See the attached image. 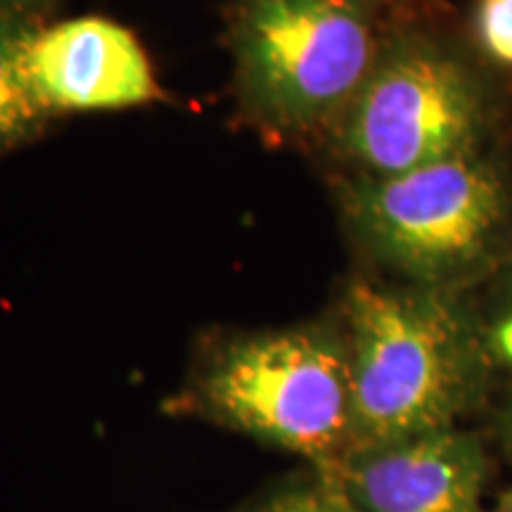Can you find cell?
<instances>
[{"mask_svg": "<svg viewBox=\"0 0 512 512\" xmlns=\"http://www.w3.org/2000/svg\"><path fill=\"white\" fill-rule=\"evenodd\" d=\"M238 512H361L332 472L313 467V475L287 479L259 491Z\"/></svg>", "mask_w": 512, "mask_h": 512, "instance_id": "cell-9", "label": "cell"}, {"mask_svg": "<svg viewBox=\"0 0 512 512\" xmlns=\"http://www.w3.org/2000/svg\"><path fill=\"white\" fill-rule=\"evenodd\" d=\"M456 57L427 43H396L344 112L342 145L377 178L475 155L486 110Z\"/></svg>", "mask_w": 512, "mask_h": 512, "instance_id": "cell-5", "label": "cell"}, {"mask_svg": "<svg viewBox=\"0 0 512 512\" xmlns=\"http://www.w3.org/2000/svg\"><path fill=\"white\" fill-rule=\"evenodd\" d=\"M332 475L361 512H482L486 456L448 427L354 453Z\"/></svg>", "mask_w": 512, "mask_h": 512, "instance_id": "cell-7", "label": "cell"}, {"mask_svg": "<svg viewBox=\"0 0 512 512\" xmlns=\"http://www.w3.org/2000/svg\"><path fill=\"white\" fill-rule=\"evenodd\" d=\"M491 349L505 366H512V304L508 306V311L501 313L494 330H491Z\"/></svg>", "mask_w": 512, "mask_h": 512, "instance_id": "cell-11", "label": "cell"}, {"mask_svg": "<svg viewBox=\"0 0 512 512\" xmlns=\"http://www.w3.org/2000/svg\"><path fill=\"white\" fill-rule=\"evenodd\" d=\"M233 46L245 105L278 133L347 110L377 57L361 0H242Z\"/></svg>", "mask_w": 512, "mask_h": 512, "instance_id": "cell-3", "label": "cell"}, {"mask_svg": "<svg viewBox=\"0 0 512 512\" xmlns=\"http://www.w3.org/2000/svg\"><path fill=\"white\" fill-rule=\"evenodd\" d=\"M38 29L31 0H0V152L29 140L48 117L24 76V53Z\"/></svg>", "mask_w": 512, "mask_h": 512, "instance_id": "cell-8", "label": "cell"}, {"mask_svg": "<svg viewBox=\"0 0 512 512\" xmlns=\"http://www.w3.org/2000/svg\"><path fill=\"white\" fill-rule=\"evenodd\" d=\"M494 512H512V489H508L501 498H498Z\"/></svg>", "mask_w": 512, "mask_h": 512, "instance_id": "cell-12", "label": "cell"}, {"mask_svg": "<svg viewBox=\"0 0 512 512\" xmlns=\"http://www.w3.org/2000/svg\"><path fill=\"white\" fill-rule=\"evenodd\" d=\"M183 403L214 425L335 472L351 451L347 339L323 325L216 339Z\"/></svg>", "mask_w": 512, "mask_h": 512, "instance_id": "cell-1", "label": "cell"}, {"mask_svg": "<svg viewBox=\"0 0 512 512\" xmlns=\"http://www.w3.org/2000/svg\"><path fill=\"white\" fill-rule=\"evenodd\" d=\"M24 76L46 114L121 110L159 98L136 36L100 17L38 29L24 53Z\"/></svg>", "mask_w": 512, "mask_h": 512, "instance_id": "cell-6", "label": "cell"}, {"mask_svg": "<svg viewBox=\"0 0 512 512\" xmlns=\"http://www.w3.org/2000/svg\"><path fill=\"white\" fill-rule=\"evenodd\" d=\"M344 320L349 456L453 427L470 399L475 358L463 318L441 290L358 280L347 294Z\"/></svg>", "mask_w": 512, "mask_h": 512, "instance_id": "cell-2", "label": "cell"}, {"mask_svg": "<svg viewBox=\"0 0 512 512\" xmlns=\"http://www.w3.org/2000/svg\"><path fill=\"white\" fill-rule=\"evenodd\" d=\"M347 209L382 261L441 290L489 264L508 228L510 197L494 166L465 155L356 183Z\"/></svg>", "mask_w": 512, "mask_h": 512, "instance_id": "cell-4", "label": "cell"}, {"mask_svg": "<svg viewBox=\"0 0 512 512\" xmlns=\"http://www.w3.org/2000/svg\"><path fill=\"white\" fill-rule=\"evenodd\" d=\"M477 31L486 53L503 64H512V0H482Z\"/></svg>", "mask_w": 512, "mask_h": 512, "instance_id": "cell-10", "label": "cell"}]
</instances>
